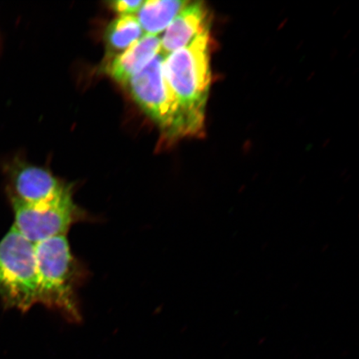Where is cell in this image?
Returning <instances> with one entry per match:
<instances>
[{
  "label": "cell",
  "mask_w": 359,
  "mask_h": 359,
  "mask_svg": "<svg viewBox=\"0 0 359 359\" xmlns=\"http://www.w3.org/2000/svg\"><path fill=\"white\" fill-rule=\"evenodd\" d=\"M74 193L72 188L55 199L39 204L10 201L15 215L13 226L34 245L67 236L74 224L94 219L86 210L76 203Z\"/></svg>",
  "instance_id": "277c9868"
},
{
  "label": "cell",
  "mask_w": 359,
  "mask_h": 359,
  "mask_svg": "<svg viewBox=\"0 0 359 359\" xmlns=\"http://www.w3.org/2000/svg\"><path fill=\"white\" fill-rule=\"evenodd\" d=\"M8 201L26 204L43 203L74 188L46 168L31 164L17 156L3 165Z\"/></svg>",
  "instance_id": "8992f818"
},
{
  "label": "cell",
  "mask_w": 359,
  "mask_h": 359,
  "mask_svg": "<svg viewBox=\"0 0 359 359\" xmlns=\"http://www.w3.org/2000/svg\"><path fill=\"white\" fill-rule=\"evenodd\" d=\"M142 0H119V1L110 2V7L116 13H119L121 15H133L135 13H138L140 11L141 7L143 4Z\"/></svg>",
  "instance_id": "8fae6325"
},
{
  "label": "cell",
  "mask_w": 359,
  "mask_h": 359,
  "mask_svg": "<svg viewBox=\"0 0 359 359\" xmlns=\"http://www.w3.org/2000/svg\"><path fill=\"white\" fill-rule=\"evenodd\" d=\"M137 18L121 15L110 22L105 33L107 55L114 58L123 53L143 37Z\"/></svg>",
  "instance_id": "30bf717a"
},
{
  "label": "cell",
  "mask_w": 359,
  "mask_h": 359,
  "mask_svg": "<svg viewBox=\"0 0 359 359\" xmlns=\"http://www.w3.org/2000/svg\"><path fill=\"white\" fill-rule=\"evenodd\" d=\"M160 49L158 36L144 35L132 47L112 58L106 66L107 73L116 82L126 85L160 53Z\"/></svg>",
  "instance_id": "ba28073f"
},
{
  "label": "cell",
  "mask_w": 359,
  "mask_h": 359,
  "mask_svg": "<svg viewBox=\"0 0 359 359\" xmlns=\"http://www.w3.org/2000/svg\"><path fill=\"white\" fill-rule=\"evenodd\" d=\"M39 304L60 314L72 324L83 320L79 290L86 281L87 267L76 257L67 236L35 245Z\"/></svg>",
  "instance_id": "7a4b0ae2"
},
{
  "label": "cell",
  "mask_w": 359,
  "mask_h": 359,
  "mask_svg": "<svg viewBox=\"0 0 359 359\" xmlns=\"http://www.w3.org/2000/svg\"><path fill=\"white\" fill-rule=\"evenodd\" d=\"M188 2L182 0H148L143 2L137 17L143 34L156 36L163 32Z\"/></svg>",
  "instance_id": "9c48e42d"
},
{
  "label": "cell",
  "mask_w": 359,
  "mask_h": 359,
  "mask_svg": "<svg viewBox=\"0 0 359 359\" xmlns=\"http://www.w3.org/2000/svg\"><path fill=\"white\" fill-rule=\"evenodd\" d=\"M210 27L165 57L163 73L177 114V139L204 133L212 70Z\"/></svg>",
  "instance_id": "6da1fadb"
},
{
  "label": "cell",
  "mask_w": 359,
  "mask_h": 359,
  "mask_svg": "<svg viewBox=\"0 0 359 359\" xmlns=\"http://www.w3.org/2000/svg\"><path fill=\"white\" fill-rule=\"evenodd\" d=\"M0 299L4 309L21 313L39 304L35 245L13 226L0 241Z\"/></svg>",
  "instance_id": "3957f363"
},
{
  "label": "cell",
  "mask_w": 359,
  "mask_h": 359,
  "mask_svg": "<svg viewBox=\"0 0 359 359\" xmlns=\"http://www.w3.org/2000/svg\"><path fill=\"white\" fill-rule=\"evenodd\" d=\"M208 8L202 2H188L168 27L161 39L160 53L167 57L190 43L197 35L209 28Z\"/></svg>",
  "instance_id": "52a82bcc"
},
{
  "label": "cell",
  "mask_w": 359,
  "mask_h": 359,
  "mask_svg": "<svg viewBox=\"0 0 359 359\" xmlns=\"http://www.w3.org/2000/svg\"><path fill=\"white\" fill-rule=\"evenodd\" d=\"M164 58L158 53L126 85L134 100L159 126L165 137L177 140V109L164 77Z\"/></svg>",
  "instance_id": "5b68a950"
}]
</instances>
